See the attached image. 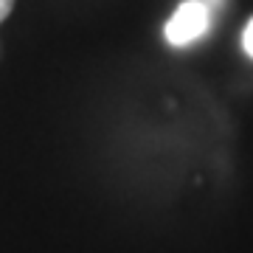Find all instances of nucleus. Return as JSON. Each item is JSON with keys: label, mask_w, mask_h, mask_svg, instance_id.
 I'll return each mask as SVG.
<instances>
[{"label": "nucleus", "mask_w": 253, "mask_h": 253, "mask_svg": "<svg viewBox=\"0 0 253 253\" xmlns=\"http://www.w3.org/2000/svg\"><path fill=\"white\" fill-rule=\"evenodd\" d=\"M208 31V3L206 0H186L166 23V40L172 45H189Z\"/></svg>", "instance_id": "1"}, {"label": "nucleus", "mask_w": 253, "mask_h": 253, "mask_svg": "<svg viewBox=\"0 0 253 253\" xmlns=\"http://www.w3.org/2000/svg\"><path fill=\"white\" fill-rule=\"evenodd\" d=\"M242 45H245V54L253 59V20L245 26V34H242Z\"/></svg>", "instance_id": "2"}, {"label": "nucleus", "mask_w": 253, "mask_h": 253, "mask_svg": "<svg viewBox=\"0 0 253 253\" xmlns=\"http://www.w3.org/2000/svg\"><path fill=\"white\" fill-rule=\"evenodd\" d=\"M11 9H14V0H0V23L11 14Z\"/></svg>", "instance_id": "3"}, {"label": "nucleus", "mask_w": 253, "mask_h": 253, "mask_svg": "<svg viewBox=\"0 0 253 253\" xmlns=\"http://www.w3.org/2000/svg\"><path fill=\"white\" fill-rule=\"evenodd\" d=\"M206 3H208V6H217L219 0H206Z\"/></svg>", "instance_id": "4"}]
</instances>
